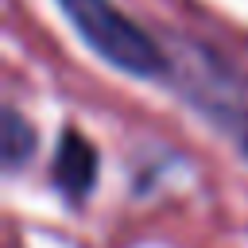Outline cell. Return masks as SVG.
Segmentation results:
<instances>
[{
	"mask_svg": "<svg viewBox=\"0 0 248 248\" xmlns=\"http://www.w3.org/2000/svg\"><path fill=\"white\" fill-rule=\"evenodd\" d=\"M54 4L101 62L140 81H167L170 54L159 46L151 31H143L112 0H54Z\"/></svg>",
	"mask_w": 248,
	"mask_h": 248,
	"instance_id": "6da1fadb",
	"label": "cell"
},
{
	"mask_svg": "<svg viewBox=\"0 0 248 248\" xmlns=\"http://www.w3.org/2000/svg\"><path fill=\"white\" fill-rule=\"evenodd\" d=\"M167 81L174 85V93L198 112L205 116L232 147L236 155L248 163V101L240 93V81L221 66V58L198 43H186V50L170 54V74Z\"/></svg>",
	"mask_w": 248,
	"mask_h": 248,
	"instance_id": "7a4b0ae2",
	"label": "cell"
},
{
	"mask_svg": "<svg viewBox=\"0 0 248 248\" xmlns=\"http://www.w3.org/2000/svg\"><path fill=\"white\" fill-rule=\"evenodd\" d=\"M50 178L54 186L66 194V202H85L97 186V147L78 132V128H66L58 136V147H54V163H50Z\"/></svg>",
	"mask_w": 248,
	"mask_h": 248,
	"instance_id": "3957f363",
	"label": "cell"
},
{
	"mask_svg": "<svg viewBox=\"0 0 248 248\" xmlns=\"http://www.w3.org/2000/svg\"><path fill=\"white\" fill-rule=\"evenodd\" d=\"M35 155V128H31V120L19 112V108H12V105H4V112H0V163H4V170H23V163Z\"/></svg>",
	"mask_w": 248,
	"mask_h": 248,
	"instance_id": "277c9868",
	"label": "cell"
}]
</instances>
